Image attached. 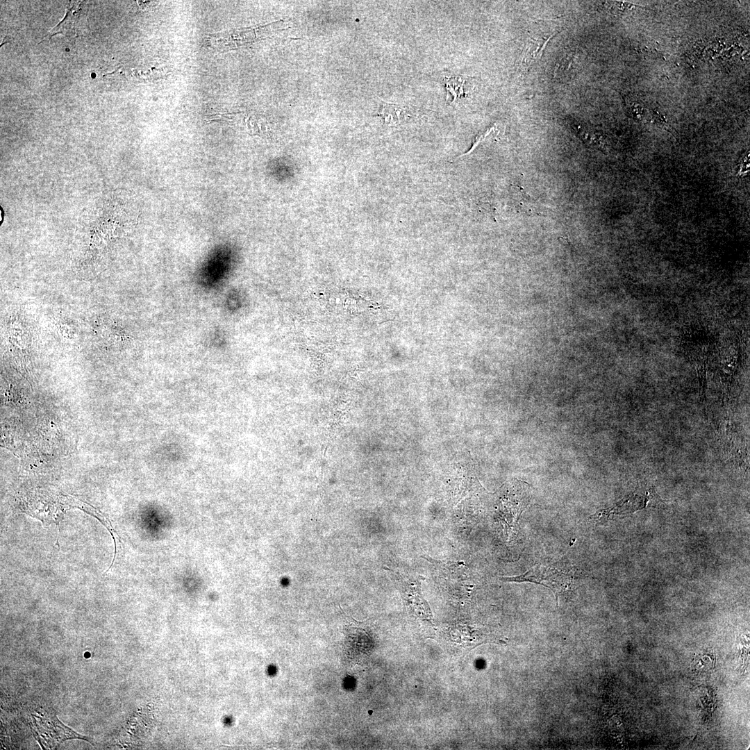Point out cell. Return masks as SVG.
<instances>
[{"mask_svg": "<svg viewBox=\"0 0 750 750\" xmlns=\"http://www.w3.org/2000/svg\"><path fill=\"white\" fill-rule=\"evenodd\" d=\"M499 579L504 582H528L544 585L553 591L557 601L560 594L569 592L574 585L572 574L552 565L541 564L535 565L521 575L501 576Z\"/></svg>", "mask_w": 750, "mask_h": 750, "instance_id": "1", "label": "cell"}, {"mask_svg": "<svg viewBox=\"0 0 750 750\" xmlns=\"http://www.w3.org/2000/svg\"><path fill=\"white\" fill-rule=\"evenodd\" d=\"M571 126L576 133L578 136L583 140L585 143L594 146L597 148H602L604 145V140L601 135L597 133L593 132L591 130L586 129L582 126L581 123L572 121Z\"/></svg>", "mask_w": 750, "mask_h": 750, "instance_id": "8", "label": "cell"}, {"mask_svg": "<svg viewBox=\"0 0 750 750\" xmlns=\"http://www.w3.org/2000/svg\"><path fill=\"white\" fill-rule=\"evenodd\" d=\"M560 25L553 20L533 22L527 31V38L519 65L521 74L527 72L541 57L547 44L561 31Z\"/></svg>", "mask_w": 750, "mask_h": 750, "instance_id": "2", "label": "cell"}, {"mask_svg": "<svg viewBox=\"0 0 750 750\" xmlns=\"http://www.w3.org/2000/svg\"><path fill=\"white\" fill-rule=\"evenodd\" d=\"M35 714L41 720H39L34 715L32 716L34 721L33 730L37 740L42 743L41 745L46 743L47 748L56 747L53 737L56 745L67 739L81 738L87 740V738L65 726L53 715L49 716L46 712L43 713L42 711L38 712L37 710Z\"/></svg>", "mask_w": 750, "mask_h": 750, "instance_id": "3", "label": "cell"}, {"mask_svg": "<svg viewBox=\"0 0 750 750\" xmlns=\"http://www.w3.org/2000/svg\"><path fill=\"white\" fill-rule=\"evenodd\" d=\"M411 112L406 106L383 101L378 114L383 120L391 126L400 124L410 117Z\"/></svg>", "mask_w": 750, "mask_h": 750, "instance_id": "6", "label": "cell"}, {"mask_svg": "<svg viewBox=\"0 0 750 750\" xmlns=\"http://www.w3.org/2000/svg\"><path fill=\"white\" fill-rule=\"evenodd\" d=\"M444 83L447 92V99H451V102L467 96L466 87L468 84V77L462 75H452L444 78Z\"/></svg>", "mask_w": 750, "mask_h": 750, "instance_id": "7", "label": "cell"}, {"mask_svg": "<svg viewBox=\"0 0 750 750\" xmlns=\"http://www.w3.org/2000/svg\"><path fill=\"white\" fill-rule=\"evenodd\" d=\"M627 104L632 116L638 120H641L644 115L642 106L638 102L631 101H627Z\"/></svg>", "mask_w": 750, "mask_h": 750, "instance_id": "9", "label": "cell"}, {"mask_svg": "<svg viewBox=\"0 0 750 750\" xmlns=\"http://www.w3.org/2000/svg\"><path fill=\"white\" fill-rule=\"evenodd\" d=\"M660 501L653 489H648L642 493L636 491L624 497L613 506L601 509L591 516L596 522H603L614 519L617 516L631 514L636 510L647 507L649 503Z\"/></svg>", "mask_w": 750, "mask_h": 750, "instance_id": "4", "label": "cell"}, {"mask_svg": "<svg viewBox=\"0 0 750 750\" xmlns=\"http://www.w3.org/2000/svg\"><path fill=\"white\" fill-rule=\"evenodd\" d=\"M395 580L398 581L401 591L405 597V601L415 608L419 609V612L429 617L431 614L428 606L424 600L421 594V582L424 580L422 576L416 577L408 575L403 576L396 572Z\"/></svg>", "mask_w": 750, "mask_h": 750, "instance_id": "5", "label": "cell"}]
</instances>
